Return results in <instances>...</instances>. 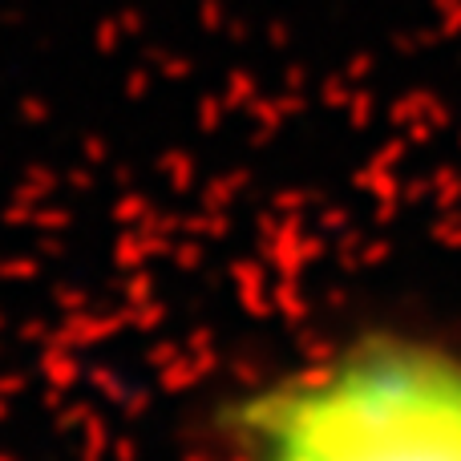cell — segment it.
Wrapping results in <instances>:
<instances>
[{"label": "cell", "instance_id": "1", "mask_svg": "<svg viewBox=\"0 0 461 461\" xmlns=\"http://www.w3.org/2000/svg\"><path fill=\"white\" fill-rule=\"evenodd\" d=\"M243 461H461V352L360 336L259 389L239 413Z\"/></svg>", "mask_w": 461, "mask_h": 461}]
</instances>
